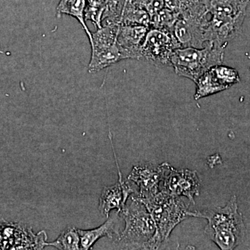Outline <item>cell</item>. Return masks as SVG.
Returning <instances> with one entry per match:
<instances>
[{
	"label": "cell",
	"instance_id": "cell-22",
	"mask_svg": "<svg viewBox=\"0 0 250 250\" xmlns=\"http://www.w3.org/2000/svg\"><path fill=\"white\" fill-rule=\"evenodd\" d=\"M128 1L147 11L150 19L165 7L164 0H129Z\"/></svg>",
	"mask_w": 250,
	"mask_h": 250
},
{
	"label": "cell",
	"instance_id": "cell-1",
	"mask_svg": "<svg viewBox=\"0 0 250 250\" xmlns=\"http://www.w3.org/2000/svg\"><path fill=\"white\" fill-rule=\"evenodd\" d=\"M152 215L156 225V233L148 243L146 250H157L168 240L174 228L186 219L195 217V211L190 210V200L186 202L183 197L174 196L161 190L147 198H138Z\"/></svg>",
	"mask_w": 250,
	"mask_h": 250
},
{
	"label": "cell",
	"instance_id": "cell-17",
	"mask_svg": "<svg viewBox=\"0 0 250 250\" xmlns=\"http://www.w3.org/2000/svg\"><path fill=\"white\" fill-rule=\"evenodd\" d=\"M45 246H52L58 250H81L78 229L74 227H69L61 233L57 240L52 243H46Z\"/></svg>",
	"mask_w": 250,
	"mask_h": 250
},
{
	"label": "cell",
	"instance_id": "cell-9",
	"mask_svg": "<svg viewBox=\"0 0 250 250\" xmlns=\"http://www.w3.org/2000/svg\"><path fill=\"white\" fill-rule=\"evenodd\" d=\"M179 47L172 33L149 28L141 46V54L143 58L154 65L171 66L174 49Z\"/></svg>",
	"mask_w": 250,
	"mask_h": 250
},
{
	"label": "cell",
	"instance_id": "cell-13",
	"mask_svg": "<svg viewBox=\"0 0 250 250\" xmlns=\"http://www.w3.org/2000/svg\"><path fill=\"white\" fill-rule=\"evenodd\" d=\"M122 218L121 213H116L98 228L89 230L78 229L81 240V250H90L92 246L103 237L107 236L115 241L120 236V225Z\"/></svg>",
	"mask_w": 250,
	"mask_h": 250
},
{
	"label": "cell",
	"instance_id": "cell-12",
	"mask_svg": "<svg viewBox=\"0 0 250 250\" xmlns=\"http://www.w3.org/2000/svg\"><path fill=\"white\" fill-rule=\"evenodd\" d=\"M149 27L143 25L120 24L117 35V44L123 59L143 58L141 46Z\"/></svg>",
	"mask_w": 250,
	"mask_h": 250
},
{
	"label": "cell",
	"instance_id": "cell-24",
	"mask_svg": "<svg viewBox=\"0 0 250 250\" xmlns=\"http://www.w3.org/2000/svg\"><path fill=\"white\" fill-rule=\"evenodd\" d=\"M124 1H125V0H124Z\"/></svg>",
	"mask_w": 250,
	"mask_h": 250
},
{
	"label": "cell",
	"instance_id": "cell-20",
	"mask_svg": "<svg viewBox=\"0 0 250 250\" xmlns=\"http://www.w3.org/2000/svg\"><path fill=\"white\" fill-rule=\"evenodd\" d=\"M212 69L219 81L228 88L239 83L241 81L239 74L236 69L233 68V67L220 64V65L212 67Z\"/></svg>",
	"mask_w": 250,
	"mask_h": 250
},
{
	"label": "cell",
	"instance_id": "cell-8",
	"mask_svg": "<svg viewBox=\"0 0 250 250\" xmlns=\"http://www.w3.org/2000/svg\"><path fill=\"white\" fill-rule=\"evenodd\" d=\"M209 14H179L172 34L180 47L202 48L208 43Z\"/></svg>",
	"mask_w": 250,
	"mask_h": 250
},
{
	"label": "cell",
	"instance_id": "cell-11",
	"mask_svg": "<svg viewBox=\"0 0 250 250\" xmlns=\"http://www.w3.org/2000/svg\"><path fill=\"white\" fill-rule=\"evenodd\" d=\"M113 149L116 157L117 167H118V177L119 180L114 185L110 187H105L102 191L101 196L100 198V209L106 218H109L110 212L112 210L116 209L118 212H121L126 207L128 197L134 194H137V190L132 187L129 181H124L122 176L118 161H117L116 154Z\"/></svg>",
	"mask_w": 250,
	"mask_h": 250
},
{
	"label": "cell",
	"instance_id": "cell-4",
	"mask_svg": "<svg viewBox=\"0 0 250 250\" xmlns=\"http://www.w3.org/2000/svg\"><path fill=\"white\" fill-rule=\"evenodd\" d=\"M125 226L116 241L123 248L146 250L156 233L152 215L142 202L131 196V202L120 212Z\"/></svg>",
	"mask_w": 250,
	"mask_h": 250
},
{
	"label": "cell",
	"instance_id": "cell-21",
	"mask_svg": "<svg viewBox=\"0 0 250 250\" xmlns=\"http://www.w3.org/2000/svg\"><path fill=\"white\" fill-rule=\"evenodd\" d=\"M165 7L180 14L206 6L205 0H164Z\"/></svg>",
	"mask_w": 250,
	"mask_h": 250
},
{
	"label": "cell",
	"instance_id": "cell-14",
	"mask_svg": "<svg viewBox=\"0 0 250 250\" xmlns=\"http://www.w3.org/2000/svg\"><path fill=\"white\" fill-rule=\"evenodd\" d=\"M86 5V0H60L57 7V16L60 18L62 15H67L77 19L82 24L90 42L92 40V33L87 27L85 21Z\"/></svg>",
	"mask_w": 250,
	"mask_h": 250
},
{
	"label": "cell",
	"instance_id": "cell-23",
	"mask_svg": "<svg viewBox=\"0 0 250 250\" xmlns=\"http://www.w3.org/2000/svg\"><path fill=\"white\" fill-rule=\"evenodd\" d=\"M128 1H129V0H125V4L124 8H125V6H126V4H127ZM124 8H123V9H124Z\"/></svg>",
	"mask_w": 250,
	"mask_h": 250
},
{
	"label": "cell",
	"instance_id": "cell-7",
	"mask_svg": "<svg viewBox=\"0 0 250 250\" xmlns=\"http://www.w3.org/2000/svg\"><path fill=\"white\" fill-rule=\"evenodd\" d=\"M160 167L162 175L161 190L174 196L186 197L195 204L194 197L200 195L201 186L196 171L177 170L167 163L161 164Z\"/></svg>",
	"mask_w": 250,
	"mask_h": 250
},
{
	"label": "cell",
	"instance_id": "cell-19",
	"mask_svg": "<svg viewBox=\"0 0 250 250\" xmlns=\"http://www.w3.org/2000/svg\"><path fill=\"white\" fill-rule=\"evenodd\" d=\"M107 0H86L85 10V21H90L95 24L97 29H100L102 19Z\"/></svg>",
	"mask_w": 250,
	"mask_h": 250
},
{
	"label": "cell",
	"instance_id": "cell-6",
	"mask_svg": "<svg viewBox=\"0 0 250 250\" xmlns=\"http://www.w3.org/2000/svg\"><path fill=\"white\" fill-rule=\"evenodd\" d=\"M120 24H104L92 33L91 58L88 71L94 73L124 60L117 44V35Z\"/></svg>",
	"mask_w": 250,
	"mask_h": 250
},
{
	"label": "cell",
	"instance_id": "cell-2",
	"mask_svg": "<svg viewBox=\"0 0 250 250\" xmlns=\"http://www.w3.org/2000/svg\"><path fill=\"white\" fill-rule=\"evenodd\" d=\"M195 218L208 221L206 235L221 250H232L244 240L246 228L243 215L238 211L236 195L224 207L195 211Z\"/></svg>",
	"mask_w": 250,
	"mask_h": 250
},
{
	"label": "cell",
	"instance_id": "cell-10",
	"mask_svg": "<svg viewBox=\"0 0 250 250\" xmlns=\"http://www.w3.org/2000/svg\"><path fill=\"white\" fill-rule=\"evenodd\" d=\"M127 180L139 187L138 198H147L161 191L162 175L160 165L156 166L152 163H140L133 167L128 176Z\"/></svg>",
	"mask_w": 250,
	"mask_h": 250
},
{
	"label": "cell",
	"instance_id": "cell-16",
	"mask_svg": "<svg viewBox=\"0 0 250 250\" xmlns=\"http://www.w3.org/2000/svg\"><path fill=\"white\" fill-rule=\"evenodd\" d=\"M150 16L147 11L128 1L122 12L120 24L150 27Z\"/></svg>",
	"mask_w": 250,
	"mask_h": 250
},
{
	"label": "cell",
	"instance_id": "cell-5",
	"mask_svg": "<svg viewBox=\"0 0 250 250\" xmlns=\"http://www.w3.org/2000/svg\"><path fill=\"white\" fill-rule=\"evenodd\" d=\"M224 54L225 49L210 42L202 48L179 47L174 49L171 66L179 76L195 82L212 67L223 64Z\"/></svg>",
	"mask_w": 250,
	"mask_h": 250
},
{
	"label": "cell",
	"instance_id": "cell-15",
	"mask_svg": "<svg viewBox=\"0 0 250 250\" xmlns=\"http://www.w3.org/2000/svg\"><path fill=\"white\" fill-rule=\"evenodd\" d=\"M195 83L196 84V90L194 95L195 100L207 98L229 89L217 78L212 67L199 77Z\"/></svg>",
	"mask_w": 250,
	"mask_h": 250
},
{
	"label": "cell",
	"instance_id": "cell-3",
	"mask_svg": "<svg viewBox=\"0 0 250 250\" xmlns=\"http://www.w3.org/2000/svg\"><path fill=\"white\" fill-rule=\"evenodd\" d=\"M209 14L208 42L226 48L241 34L250 0H205Z\"/></svg>",
	"mask_w": 250,
	"mask_h": 250
},
{
	"label": "cell",
	"instance_id": "cell-18",
	"mask_svg": "<svg viewBox=\"0 0 250 250\" xmlns=\"http://www.w3.org/2000/svg\"><path fill=\"white\" fill-rule=\"evenodd\" d=\"M179 18V14L164 7L151 18L150 27L172 33Z\"/></svg>",
	"mask_w": 250,
	"mask_h": 250
}]
</instances>
